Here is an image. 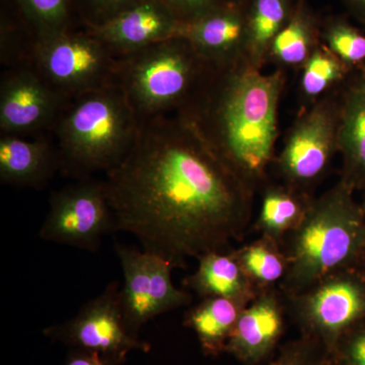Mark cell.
Wrapping results in <instances>:
<instances>
[{
	"label": "cell",
	"instance_id": "14",
	"mask_svg": "<svg viewBox=\"0 0 365 365\" xmlns=\"http://www.w3.org/2000/svg\"><path fill=\"white\" fill-rule=\"evenodd\" d=\"M287 304L279 288L263 289L242 309L225 351L255 365L266 359L279 341Z\"/></svg>",
	"mask_w": 365,
	"mask_h": 365
},
{
	"label": "cell",
	"instance_id": "16",
	"mask_svg": "<svg viewBox=\"0 0 365 365\" xmlns=\"http://www.w3.org/2000/svg\"><path fill=\"white\" fill-rule=\"evenodd\" d=\"M341 181L365 193V66L354 69L339 88Z\"/></svg>",
	"mask_w": 365,
	"mask_h": 365
},
{
	"label": "cell",
	"instance_id": "23",
	"mask_svg": "<svg viewBox=\"0 0 365 365\" xmlns=\"http://www.w3.org/2000/svg\"><path fill=\"white\" fill-rule=\"evenodd\" d=\"M300 69L299 95L302 108L337 91L353 71L322 42L316 46Z\"/></svg>",
	"mask_w": 365,
	"mask_h": 365
},
{
	"label": "cell",
	"instance_id": "1",
	"mask_svg": "<svg viewBox=\"0 0 365 365\" xmlns=\"http://www.w3.org/2000/svg\"><path fill=\"white\" fill-rule=\"evenodd\" d=\"M115 232L176 268L230 251L253 217V185L181 113L139 120L135 139L103 181Z\"/></svg>",
	"mask_w": 365,
	"mask_h": 365
},
{
	"label": "cell",
	"instance_id": "27",
	"mask_svg": "<svg viewBox=\"0 0 365 365\" xmlns=\"http://www.w3.org/2000/svg\"><path fill=\"white\" fill-rule=\"evenodd\" d=\"M326 356L325 349L318 342L304 336L284 348L269 365H323Z\"/></svg>",
	"mask_w": 365,
	"mask_h": 365
},
{
	"label": "cell",
	"instance_id": "9",
	"mask_svg": "<svg viewBox=\"0 0 365 365\" xmlns=\"http://www.w3.org/2000/svg\"><path fill=\"white\" fill-rule=\"evenodd\" d=\"M116 252L124 275L122 311L133 335L138 336L141 327L155 317L191 304L192 295L173 283L175 267L165 257L118 242Z\"/></svg>",
	"mask_w": 365,
	"mask_h": 365
},
{
	"label": "cell",
	"instance_id": "12",
	"mask_svg": "<svg viewBox=\"0 0 365 365\" xmlns=\"http://www.w3.org/2000/svg\"><path fill=\"white\" fill-rule=\"evenodd\" d=\"M67 101L37 71L7 74L0 90V128L18 135L46 128L58 119Z\"/></svg>",
	"mask_w": 365,
	"mask_h": 365
},
{
	"label": "cell",
	"instance_id": "5",
	"mask_svg": "<svg viewBox=\"0 0 365 365\" xmlns=\"http://www.w3.org/2000/svg\"><path fill=\"white\" fill-rule=\"evenodd\" d=\"M209 64L182 36L119 57L117 83L138 120L178 112L193 97Z\"/></svg>",
	"mask_w": 365,
	"mask_h": 365
},
{
	"label": "cell",
	"instance_id": "26",
	"mask_svg": "<svg viewBox=\"0 0 365 365\" xmlns=\"http://www.w3.org/2000/svg\"><path fill=\"white\" fill-rule=\"evenodd\" d=\"M38 39L66 32L68 25V0H16Z\"/></svg>",
	"mask_w": 365,
	"mask_h": 365
},
{
	"label": "cell",
	"instance_id": "11",
	"mask_svg": "<svg viewBox=\"0 0 365 365\" xmlns=\"http://www.w3.org/2000/svg\"><path fill=\"white\" fill-rule=\"evenodd\" d=\"M115 232L114 215L103 182L83 180L52 194L39 237L44 241L96 252Z\"/></svg>",
	"mask_w": 365,
	"mask_h": 365
},
{
	"label": "cell",
	"instance_id": "4",
	"mask_svg": "<svg viewBox=\"0 0 365 365\" xmlns=\"http://www.w3.org/2000/svg\"><path fill=\"white\" fill-rule=\"evenodd\" d=\"M55 124L60 163L67 172L85 177L107 173L123 158L139 120L115 83L69 100Z\"/></svg>",
	"mask_w": 365,
	"mask_h": 365
},
{
	"label": "cell",
	"instance_id": "29",
	"mask_svg": "<svg viewBox=\"0 0 365 365\" xmlns=\"http://www.w3.org/2000/svg\"><path fill=\"white\" fill-rule=\"evenodd\" d=\"M334 354L347 365H365V321L345 336Z\"/></svg>",
	"mask_w": 365,
	"mask_h": 365
},
{
	"label": "cell",
	"instance_id": "7",
	"mask_svg": "<svg viewBox=\"0 0 365 365\" xmlns=\"http://www.w3.org/2000/svg\"><path fill=\"white\" fill-rule=\"evenodd\" d=\"M339 88L302 108L274 160L282 182L311 194L339 153Z\"/></svg>",
	"mask_w": 365,
	"mask_h": 365
},
{
	"label": "cell",
	"instance_id": "25",
	"mask_svg": "<svg viewBox=\"0 0 365 365\" xmlns=\"http://www.w3.org/2000/svg\"><path fill=\"white\" fill-rule=\"evenodd\" d=\"M319 40L353 71L365 66V34L344 16L319 21Z\"/></svg>",
	"mask_w": 365,
	"mask_h": 365
},
{
	"label": "cell",
	"instance_id": "20",
	"mask_svg": "<svg viewBox=\"0 0 365 365\" xmlns=\"http://www.w3.org/2000/svg\"><path fill=\"white\" fill-rule=\"evenodd\" d=\"M319 40V21L307 0H297L294 13L269 49L267 61L277 68H300Z\"/></svg>",
	"mask_w": 365,
	"mask_h": 365
},
{
	"label": "cell",
	"instance_id": "31",
	"mask_svg": "<svg viewBox=\"0 0 365 365\" xmlns=\"http://www.w3.org/2000/svg\"><path fill=\"white\" fill-rule=\"evenodd\" d=\"M66 365H117L97 351L86 349H73Z\"/></svg>",
	"mask_w": 365,
	"mask_h": 365
},
{
	"label": "cell",
	"instance_id": "3",
	"mask_svg": "<svg viewBox=\"0 0 365 365\" xmlns=\"http://www.w3.org/2000/svg\"><path fill=\"white\" fill-rule=\"evenodd\" d=\"M355 193L340 180L314 197L299 227L281 244L288 266L278 288L285 297L302 294L333 274L360 267L365 208Z\"/></svg>",
	"mask_w": 365,
	"mask_h": 365
},
{
	"label": "cell",
	"instance_id": "10",
	"mask_svg": "<svg viewBox=\"0 0 365 365\" xmlns=\"http://www.w3.org/2000/svg\"><path fill=\"white\" fill-rule=\"evenodd\" d=\"M55 342L73 349L97 351L117 365L123 364L132 351H150L151 345L133 335L125 322L120 288L116 282L86 302L76 316L43 331Z\"/></svg>",
	"mask_w": 365,
	"mask_h": 365
},
{
	"label": "cell",
	"instance_id": "19",
	"mask_svg": "<svg viewBox=\"0 0 365 365\" xmlns=\"http://www.w3.org/2000/svg\"><path fill=\"white\" fill-rule=\"evenodd\" d=\"M262 188L254 227L260 235L282 244L299 227L314 197L284 182L265 184Z\"/></svg>",
	"mask_w": 365,
	"mask_h": 365
},
{
	"label": "cell",
	"instance_id": "17",
	"mask_svg": "<svg viewBox=\"0 0 365 365\" xmlns=\"http://www.w3.org/2000/svg\"><path fill=\"white\" fill-rule=\"evenodd\" d=\"M198 260V268L184 280V287L201 299L222 297L247 307L261 292L242 267L232 249L212 252Z\"/></svg>",
	"mask_w": 365,
	"mask_h": 365
},
{
	"label": "cell",
	"instance_id": "2",
	"mask_svg": "<svg viewBox=\"0 0 365 365\" xmlns=\"http://www.w3.org/2000/svg\"><path fill=\"white\" fill-rule=\"evenodd\" d=\"M285 73H271L247 59L209 66L193 97L179 110L223 158L255 188L266 184L274 162Z\"/></svg>",
	"mask_w": 365,
	"mask_h": 365
},
{
	"label": "cell",
	"instance_id": "8",
	"mask_svg": "<svg viewBox=\"0 0 365 365\" xmlns=\"http://www.w3.org/2000/svg\"><path fill=\"white\" fill-rule=\"evenodd\" d=\"M36 71L67 102L117 83L119 57L93 34L62 32L38 39Z\"/></svg>",
	"mask_w": 365,
	"mask_h": 365
},
{
	"label": "cell",
	"instance_id": "33",
	"mask_svg": "<svg viewBox=\"0 0 365 365\" xmlns=\"http://www.w3.org/2000/svg\"><path fill=\"white\" fill-rule=\"evenodd\" d=\"M323 365H347L344 360L337 354H328L324 360Z\"/></svg>",
	"mask_w": 365,
	"mask_h": 365
},
{
	"label": "cell",
	"instance_id": "13",
	"mask_svg": "<svg viewBox=\"0 0 365 365\" xmlns=\"http://www.w3.org/2000/svg\"><path fill=\"white\" fill-rule=\"evenodd\" d=\"M182 25L160 0H145L104 23L91 26L90 33L121 57L181 35Z\"/></svg>",
	"mask_w": 365,
	"mask_h": 365
},
{
	"label": "cell",
	"instance_id": "36",
	"mask_svg": "<svg viewBox=\"0 0 365 365\" xmlns=\"http://www.w3.org/2000/svg\"><path fill=\"white\" fill-rule=\"evenodd\" d=\"M362 204H364L365 208V193L364 194V200L361 201Z\"/></svg>",
	"mask_w": 365,
	"mask_h": 365
},
{
	"label": "cell",
	"instance_id": "22",
	"mask_svg": "<svg viewBox=\"0 0 365 365\" xmlns=\"http://www.w3.org/2000/svg\"><path fill=\"white\" fill-rule=\"evenodd\" d=\"M297 0H250L246 4L247 60L257 68L267 62L270 46L284 28Z\"/></svg>",
	"mask_w": 365,
	"mask_h": 365
},
{
	"label": "cell",
	"instance_id": "18",
	"mask_svg": "<svg viewBox=\"0 0 365 365\" xmlns=\"http://www.w3.org/2000/svg\"><path fill=\"white\" fill-rule=\"evenodd\" d=\"M47 141L28 140L6 134L0 139V180L16 186L39 187L54 174L59 165Z\"/></svg>",
	"mask_w": 365,
	"mask_h": 365
},
{
	"label": "cell",
	"instance_id": "35",
	"mask_svg": "<svg viewBox=\"0 0 365 365\" xmlns=\"http://www.w3.org/2000/svg\"><path fill=\"white\" fill-rule=\"evenodd\" d=\"M360 268L364 269L365 271V247L364 250V253H362L361 261H360Z\"/></svg>",
	"mask_w": 365,
	"mask_h": 365
},
{
	"label": "cell",
	"instance_id": "34",
	"mask_svg": "<svg viewBox=\"0 0 365 365\" xmlns=\"http://www.w3.org/2000/svg\"><path fill=\"white\" fill-rule=\"evenodd\" d=\"M225 2H230V4H247L250 1V0H223Z\"/></svg>",
	"mask_w": 365,
	"mask_h": 365
},
{
	"label": "cell",
	"instance_id": "15",
	"mask_svg": "<svg viewBox=\"0 0 365 365\" xmlns=\"http://www.w3.org/2000/svg\"><path fill=\"white\" fill-rule=\"evenodd\" d=\"M211 66L247 59L246 4L223 1L201 18L184 24L181 35Z\"/></svg>",
	"mask_w": 365,
	"mask_h": 365
},
{
	"label": "cell",
	"instance_id": "30",
	"mask_svg": "<svg viewBox=\"0 0 365 365\" xmlns=\"http://www.w3.org/2000/svg\"><path fill=\"white\" fill-rule=\"evenodd\" d=\"M95 21L91 26L110 20L122 11L137 6L145 0H83Z\"/></svg>",
	"mask_w": 365,
	"mask_h": 365
},
{
	"label": "cell",
	"instance_id": "24",
	"mask_svg": "<svg viewBox=\"0 0 365 365\" xmlns=\"http://www.w3.org/2000/svg\"><path fill=\"white\" fill-rule=\"evenodd\" d=\"M232 251L259 289L279 287L288 266L287 256L279 242L260 235L255 241Z\"/></svg>",
	"mask_w": 365,
	"mask_h": 365
},
{
	"label": "cell",
	"instance_id": "32",
	"mask_svg": "<svg viewBox=\"0 0 365 365\" xmlns=\"http://www.w3.org/2000/svg\"><path fill=\"white\" fill-rule=\"evenodd\" d=\"M348 14L365 26V0H339Z\"/></svg>",
	"mask_w": 365,
	"mask_h": 365
},
{
	"label": "cell",
	"instance_id": "28",
	"mask_svg": "<svg viewBox=\"0 0 365 365\" xmlns=\"http://www.w3.org/2000/svg\"><path fill=\"white\" fill-rule=\"evenodd\" d=\"M169 7L182 23L187 24L210 13L222 4L223 0H160Z\"/></svg>",
	"mask_w": 365,
	"mask_h": 365
},
{
	"label": "cell",
	"instance_id": "21",
	"mask_svg": "<svg viewBox=\"0 0 365 365\" xmlns=\"http://www.w3.org/2000/svg\"><path fill=\"white\" fill-rule=\"evenodd\" d=\"M245 306L222 297L202 299L185 314L184 325L196 333L203 351L218 355L225 351L227 341Z\"/></svg>",
	"mask_w": 365,
	"mask_h": 365
},
{
	"label": "cell",
	"instance_id": "6",
	"mask_svg": "<svg viewBox=\"0 0 365 365\" xmlns=\"http://www.w3.org/2000/svg\"><path fill=\"white\" fill-rule=\"evenodd\" d=\"M285 299L304 337L334 354L345 336L365 321V271L359 267L333 274Z\"/></svg>",
	"mask_w": 365,
	"mask_h": 365
}]
</instances>
